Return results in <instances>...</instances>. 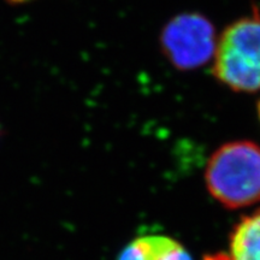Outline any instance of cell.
<instances>
[{"label":"cell","instance_id":"6da1fadb","mask_svg":"<svg viewBox=\"0 0 260 260\" xmlns=\"http://www.w3.org/2000/svg\"><path fill=\"white\" fill-rule=\"evenodd\" d=\"M211 195L228 209L260 201V147L252 141L225 144L211 155L205 171Z\"/></svg>","mask_w":260,"mask_h":260},{"label":"cell","instance_id":"7a4b0ae2","mask_svg":"<svg viewBox=\"0 0 260 260\" xmlns=\"http://www.w3.org/2000/svg\"><path fill=\"white\" fill-rule=\"evenodd\" d=\"M213 75L237 92L260 90V14L234 22L217 40Z\"/></svg>","mask_w":260,"mask_h":260},{"label":"cell","instance_id":"3957f363","mask_svg":"<svg viewBox=\"0 0 260 260\" xmlns=\"http://www.w3.org/2000/svg\"><path fill=\"white\" fill-rule=\"evenodd\" d=\"M165 57L180 70L203 67L214 56L217 46L212 22L198 12H184L170 19L160 35Z\"/></svg>","mask_w":260,"mask_h":260},{"label":"cell","instance_id":"277c9868","mask_svg":"<svg viewBox=\"0 0 260 260\" xmlns=\"http://www.w3.org/2000/svg\"><path fill=\"white\" fill-rule=\"evenodd\" d=\"M117 260H193L183 245L164 235H146L129 242Z\"/></svg>","mask_w":260,"mask_h":260},{"label":"cell","instance_id":"5b68a950","mask_svg":"<svg viewBox=\"0 0 260 260\" xmlns=\"http://www.w3.org/2000/svg\"><path fill=\"white\" fill-rule=\"evenodd\" d=\"M229 252L230 260H260V209L236 224Z\"/></svg>","mask_w":260,"mask_h":260},{"label":"cell","instance_id":"8992f818","mask_svg":"<svg viewBox=\"0 0 260 260\" xmlns=\"http://www.w3.org/2000/svg\"><path fill=\"white\" fill-rule=\"evenodd\" d=\"M10 4H24V3H29L31 0H8Z\"/></svg>","mask_w":260,"mask_h":260},{"label":"cell","instance_id":"52a82bcc","mask_svg":"<svg viewBox=\"0 0 260 260\" xmlns=\"http://www.w3.org/2000/svg\"><path fill=\"white\" fill-rule=\"evenodd\" d=\"M258 113H259V119H260V102H259V105H258Z\"/></svg>","mask_w":260,"mask_h":260}]
</instances>
